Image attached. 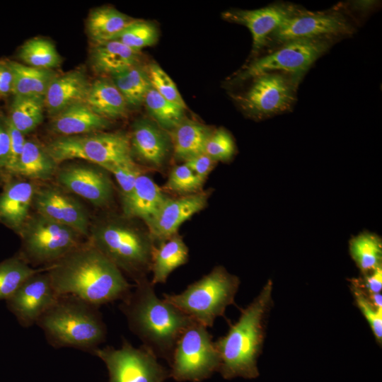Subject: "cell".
<instances>
[{
  "label": "cell",
  "mask_w": 382,
  "mask_h": 382,
  "mask_svg": "<svg viewBox=\"0 0 382 382\" xmlns=\"http://www.w3.org/2000/svg\"><path fill=\"white\" fill-rule=\"evenodd\" d=\"M58 295H73L100 306L132 291L122 272L90 242L81 244L47 270Z\"/></svg>",
  "instance_id": "6da1fadb"
},
{
  "label": "cell",
  "mask_w": 382,
  "mask_h": 382,
  "mask_svg": "<svg viewBox=\"0 0 382 382\" xmlns=\"http://www.w3.org/2000/svg\"><path fill=\"white\" fill-rule=\"evenodd\" d=\"M119 308L129 330L141 341V346L169 364L178 338L194 321L158 298L154 285L146 278L136 282L134 289L121 300Z\"/></svg>",
  "instance_id": "7a4b0ae2"
},
{
  "label": "cell",
  "mask_w": 382,
  "mask_h": 382,
  "mask_svg": "<svg viewBox=\"0 0 382 382\" xmlns=\"http://www.w3.org/2000/svg\"><path fill=\"white\" fill-rule=\"evenodd\" d=\"M272 280H268L258 295L241 311L238 320L227 333L214 342L220 357L219 371L224 378L259 376L257 361L265 336L266 320L272 306Z\"/></svg>",
  "instance_id": "3957f363"
},
{
  "label": "cell",
  "mask_w": 382,
  "mask_h": 382,
  "mask_svg": "<svg viewBox=\"0 0 382 382\" xmlns=\"http://www.w3.org/2000/svg\"><path fill=\"white\" fill-rule=\"evenodd\" d=\"M99 308L73 295H59L35 325L52 347H71L91 354L107 336Z\"/></svg>",
  "instance_id": "277c9868"
},
{
  "label": "cell",
  "mask_w": 382,
  "mask_h": 382,
  "mask_svg": "<svg viewBox=\"0 0 382 382\" xmlns=\"http://www.w3.org/2000/svg\"><path fill=\"white\" fill-rule=\"evenodd\" d=\"M90 243L135 282L145 279L151 270L155 246L149 231L121 221H108L92 229Z\"/></svg>",
  "instance_id": "5b68a950"
},
{
  "label": "cell",
  "mask_w": 382,
  "mask_h": 382,
  "mask_svg": "<svg viewBox=\"0 0 382 382\" xmlns=\"http://www.w3.org/2000/svg\"><path fill=\"white\" fill-rule=\"evenodd\" d=\"M240 280L224 267L216 266L200 279L179 294H163L169 302L194 320L212 328L216 318L224 316L234 303Z\"/></svg>",
  "instance_id": "8992f818"
},
{
  "label": "cell",
  "mask_w": 382,
  "mask_h": 382,
  "mask_svg": "<svg viewBox=\"0 0 382 382\" xmlns=\"http://www.w3.org/2000/svg\"><path fill=\"white\" fill-rule=\"evenodd\" d=\"M338 41L330 38L296 39L269 49L245 66L232 80L238 84L263 73L278 71L302 79L313 64Z\"/></svg>",
  "instance_id": "52a82bcc"
},
{
  "label": "cell",
  "mask_w": 382,
  "mask_h": 382,
  "mask_svg": "<svg viewBox=\"0 0 382 382\" xmlns=\"http://www.w3.org/2000/svg\"><path fill=\"white\" fill-rule=\"evenodd\" d=\"M45 148L57 164L83 159L103 168L110 164L134 161L129 136L122 132L59 137Z\"/></svg>",
  "instance_id": "ba28073f"
},
{
  "label": "cell",
  "mask_w": 382,
  "mask_h": 382,
  "mask_svg": "<svg viewBox=\"0 0 382 382\" xmlns=\"http://www.w3.org/2000/svg\"><path fill=\"white\" fill-rule=\"evenodd\" d=\"M248 81L250 83L247 88L233 97L246 115L257 120L291 110L301 81L292 75L278 71L260 74Z\"/></svg>",
  "instance_id": "9c48e42d"
},
{
  "label": "cell",
  "mask_w": 382,
  "mask_h": 382,
  "mask_svg": "<svg viewBox=\"0 0 382 382\" xmlns=\"http://www.w3.org/2000/svg\"><path fill=\"white\" fill-rule=\"evenodd\" d=\"M220 357L207 328L194 320L178 338L170 362V377L200 382L219 371Z\"/></svg>",
  "instance_id": "30bf717a"
},
{
  "label": "cell",
  "mask_w": 382,
  "mask_h": 382,
  "mask_svg": "<svg viewBox=\"0 0 382 382\" xmlns=\"http://www.w3.org/2000/svg\"><path fill=\"white\" fill-rule=\"evenodd\" d=\"M19 232L23 246L20 256L28 265L50 266L81 244L75 230L37 213L28 219Z\"/></svg>",
  "instance_id": "8fae6325"
},
{
  "label": "cell",
  "mask_w": 382,
  "mask_h": 382,
  "mask_svg": "<svg viewBox=\"0 0 382 382\" xmlns=\"http://www.w3.org/2000/svg\"><path fill=\"white\" fill-rule=\"evenodd\" d=\"M355 31L352 21L339 9L314 12L300 8L269 36L266 47L271 49L296 39L339 40L351 36Z\"/></svg>",
  "instance_id": "7c38bea8"
},
{
  "label": "cell",
  "mask_w": 382,
  "mask_h": 382,
  "mask_svg": "<svg viewBox=\"0 0 382 382\" xmlns=\"http://www.w3.org/2000/svg\"><path fill=\"white\" fill-rule=\"evenodd\" d=\"M91 354L105 364L109 382H164L170 377L169 371L158 363L153 353L143 346L133 347L125 338L118 349L99 347Z\"/></svg>",
  "instance_id": "4fadbf2b"
},
{
  "label": "cell",
  "mask_w": 382,
  "mask_h": 382,
  "mask_svg": "<svg viewBox=\"0 0 382 382\" xmlns=\"http://www.w3.org/2000/svg\"><path fill=\"white\" fill-rule=\"evenodd\" d=\"M58 296L45 270L26 279L6 301L19 324L29 328L36 324Z\"/></svg>",
  "instance_id": "5bb4252c"
},
{
  "label": "cell",
  "mask_w": 382,
  "mask_h": 382,
  "mask_svg": "<svg viewBox=\"0 0 382 382\" xmlns=\"http://www.w3.org/2000/svg\"><path fill=\"white\" fill-rule=\"evenodd\" d=\"M299 9L294 4L276 3L254 10H228L222 17L248 28L253 39L252 55L256 57L266 47L269 36Z\"/></svg>",
  "instance_id": "9a60e30c"
},
{
  "label": "cell",
  "mask_w": 382,
  "mask_h": 382,
  "mask_svg": "<svg viewBox=\"0 0 382 382\" xmlns=\"http://www.w3.org/2000/svg\"><path fill=\"white\" fill-rule=\"evenodd\" d=\"M105 169L86 165H70L58 171L57 181L70 192L93 205L103 207L112 199V183Z\"/></svg>",
  "instance_id": "2e32d148"
},
{
  "label": "cell",
  "mask_w": 382,
  "mask_h": 382,
  "mask_svg": "<svg viewBox=\"0 0 382 382\" xmlns=\"http://www.w3.org/2000/svg\"><path fill=\"white\" fill-rule=\"evenodd\" d=\"M33 205L37 213L71 228L81 236L88 235L86 209L74 198L58 189L45 187L35 190Z\"/></svg>",
  "instance_id": "e0dca14e"
},
{
  "label": "cell",
  "mask_w": 382,
  "mask_h": 382,
  "mask_svg": "<svg viewBox=\"0 0 382 382\" xmlns=\"http://www.w3.org/2000/svg\"><path fill=\"white\" fill-rule=\"evenodd\" d=\"M209 195L199 192L165 201L155 216L146 224L153 240L165 241L178 233L180 226L207 204Z\"/></svg>",
  "instance_id": "ac0fdd59"
},
{
  "label": "cell",
  "mask_w": 382,
  "mask_h": 382,
  "mask_svg": "<svg viewBox=\"0 0 382 382\" xmlns=\"http://www.w3.org/2000/svg\"><path fill=\"white\" fill-rule=\"evenodd\" d=\"M129 139L132 155L154 167L163 165L172 144L164 129L147 119L134 123Z\"/></svg>",
  "instance_id": "d6986e66"
},
{
  "label": "cell",
  "mask_w": 382,
  "mask_h": 382,
  "mask_svg": "<svg viewBox=\"0 0 382 382\" xmlns=\"http://www.w3.org/2000/svg\"><path fill=\"white\" fill-rule=\"evenodd\" d=\"M91 83L85 71L76 69L52 81L45 98V108L52 117L69 106L85 103Z\"/></svg>",
  "instance_id": "ffe728a7"
},
{
  "label": "cell",
  "mask_w": 382,
  "mask_h": 382,
  "mask_svg": "<svg viewBox=\"0 0 382 382\" xmlns=\"http://www.w3.org/2000/svg\"><path fill=\"white\" fill-rule=\"evenodd\" d=\"M110 120L95 113L85 103H79L52 117L51 130L59 137H71L102 132Z\"/></svg>",
  "instance_id": "44dd1931"
},
{
  "label": "cell",
  "mask_w": 382,
  "mask_h": 382,
  "mask_svg": "<svg viewBox=\"0 0 382 382\" xmlns=\"http://www.w3.org/2000/svg\"><path fill=\"white\" fill-rule=\"evenodd\" d=\"M35 189L28 181H15L7 184L0 193V221L7 226L20 230L29 218Z\"/></svg>",
  "instance_id": "7402d4cb"
},
{
  "label": "cell",
  "mask_w": 382,
  "mask_h": 382,
  "mask_svg": "<svg viewBox=\"0 0 382 382\" xmlns=\"http://www.w3.org/2000/svg\"><path fill=\"white\" fill-rule=\"evenodd\" d=\"M158 185L148 175L141 174L133 190L122 199V209L128 218H139L148 224L167 199Z\"/></svg>",
  "instance_id": "603a6c76"
},
{
  "label": "cell",
  "mask_w": 382,
  "mask_h": 382,
  "mask_svg": "<svg viewBox=\"0 0 382 382\" xmlns=\"http://www.w3.org/2000/svg\"><path fill=\"white\" fill-rule=\"evenodd\" d=\"M139 52L116 40L93 43L91 64L96 73L111 76L137 64Z\"/></svg>",
  "instance_id": "cb8c5ba5"
},
{
  "label": "cell",
  "mask_w": 382,
  "mask_h": 382,
  "mask_svg": "<svg viewBox=\"0 0 382 382\" xmlns=\"http://www.w3.org/2000/svg\"><path fill=\"white\" fill-rule=\"evenodd\" d=\"M85 103L97 115L110 120L126 116L127 104L111 79L91 83Z\"/></svg>",
  "instance_id": "d4e9b609"
},
{
  "label": "cell",
  "mask_w": 382,
  "mask_h": 382,
  "mask_svg": "<svg viewBox=\"0 0 382 382\" xmlns=\"http://www.w3.org/2000/svg\"><path fill=\"white\" fill-rule=\"evenodd\" d=\"M188 248L178 233L163 241L154 248L151 271L153 285L164 284L168 276L176 268L187 263L189 256Z\"/></svg>",
  "instance_id": "484cf974"
},
{
  "label": "cell",
  "mask_w": 382,
  "mask_h": 382,
  "mask_svg": "<svg viewBox=\"0 0 382 382\" xmlns=\"http://www.w3.org/2000/svg\"><path fill=\"white\" fill-rule=\"evenodd\" d=\"M212 130L199 122L183 120L171 130L170 140L175 156L185 162L204 153Z\"/></svg>",
  "instance_id": "4316f807"
},
{
  "label": "cell",
  "mask_w": 382,
  "mask_h": 382,
  "mask_svg": "<svg viewBox=\"0 0 382 382\" xmlns=\"http://www.w3.org/2000/svg\"><path fill=\"white\" fill-rule=\"evenodd\" d=\"M8 64L13 75L14 96L45 101L48 88L57 74L54 70L34 68L13 61L8 62Z\"/></svg>",
  "instance_id": "83f0119b"
},
{
  "label": "cell",
  "mask_w": 382,
  "mask_h": 382,
  "mask_svg": "<svg viewBox=\"0 0 382 382\" xmlns=\"http://www.w3.org/2000/svg\"><path fill=\"white\" fill-rule=\"evenodd\" d=\"M57 163L38 141L25 140L22 154L13 172L30 179L47 180L56 171Z\"/></svg>",
  "instance_id": "f1b7e54d"
},
{
  "label": "cell",
  "mask_w": 382,
  "mask_h": 382,
  "mask_svg": "<svg viewBox=\"0 0 382 382\" xmlns=\"http://www.w3.org/2000/svg\"><path fill=\"white\" fill-rule=\"evenodd\" d=\"M135 19L110 6L93 9L87 19V32L93 43L113 40Z\"/></svg>",
  "instance_id": "f546056e"
},
{
  "label": "cell",
  "mask_w": 382,
  "mask_h": 382,
  "mask_svg": "<svg viewBox=\"0 0 382 382\" xmlns=\"http://www.w3.org/2000/svg\"><path fill=\"white\" fill-rule=\"evenodd\" d=\"M111 80L124 97L127 105L138 107L144 103L151 86L147 71L137 64L111 75Z\"/></svg>",
  "instance_id": "4dcf8cb0"
},
{
  "label": "cell",
  "mask_w": 382,
  "mask_h": 382,
  "mask_svg": "<svg viewBox=\"0 0 382 382\" xmlns=\"http://www.w3.org/2000/svg\"><path fill=\"white\" fill-rule=\"evenodd\" d=\"M349 253L363 275L371 272L382 261V242L373 233L363 232L349 241Z\"/></svg>",
  "instance_id": "1f68e13d"
},
{
  "label": "cell",
  "mask_w": 382,
  "mask_h": 382,
  "mask_svg": "<svg viewBox=\"0 0 382 382\" xmlns=\"http://www.w3.org/2000/svg\"><path fill=\"white\" fill-rule=\"evenodd\" d=\"M18 56L25 65L37 69L54 70L62 62L55 45L49 40L39 37L25 42Z\"/></svg>",
  "instance_id": "d6a6232c"
},
{
  "label": "cell",
  "mask_w": 382,
  "mask_h": 382,
  "mask_svg": "<svg viewBox=\"0 0 382 382\" xmlns=\"http://www.w3.org/2000/svg\"><path fill=\"white\" fill-rule=\"evenodd\" d=\"M45 101L14 96L8 120L24 135L33 132L43 121Z\"/></svg>",
  "instance_id": "836d02e7"
},
{
  "label": "cell",
  "mask_w": 382,
  "mask_h": 382,
  "mask_svg": "<svg viewBox=\"0 0 382 382\" xmlns=\"http://www.w3.org/2000/svg\"><path fill=\"white\" fill-rule=\"evenodd\" d=\"M48 267L33 268L21 256L0 262V300L8 299L26 279Z\"/></svg>",
  "instance_id": "e575fe53"
},
{
  "label": "cell",
  "mask_w": 382,
  "mask_h": 382,
  "mask_svg": "<svg viewBox=\"0 0 382 382\" xmlns=\"http://www.w3.org/2000/svg\"><path fill=\"white\" fill-rule=\"evenodd\" d=\"M150 115L163 129H173L184 120L185 109L161 96L151 86L144 103Z\"/></svg>",
  "instance_id": "d590c367"
},
{
  "label": "cell",
  "mask_w": 382,
  "mask_h": 382,
  "mask_svg": "<svg viewBox=\"0 0 382 382\" xmlns=\"http://www.w3.org/2000/svg\"><path fill=\"white\" fill-rule=\"evenodd\" d=\"M158 30L150 22L134 20L113 40L139 52L142 48L154 45L158 40Z\"/></svg>",
  "instance_id": "8d00e7d4"
},
{
  "label": "cell",
  "mask_w": 382,
  "mask_h": 382,
  "mask_svg": "<svg viewBox=\"0 0 382 382\" xmlns=\"http://www.w3.org/2000/svg\"><path fill=\"white\" fill-rule=\"evenodd\" d=\"M352 291L356 303L368 321L379 345L382 341V307L376 306L369 298L358 280L352 282Z\"/></svg>",
  "instance_id": "74e56055"
},
{
  "label": "cell",
  "mask_w": 382,
  "mask_h": 382,
  "mask_svg": "<svg viewBox=\"0 0 382 382\" xmlns=\"http://www.w3.org/2000/svg\"><path fill=\"white\" fill-rule=\"evenodd\" d=\"M204 183L185 164L175 166L168 175L165 187L180 195H192L200 192Z\"/></svg>",
  "instance_id": "f35d334b"
},
{
  "label": "cell",
  "mask_w": 382,
  "mask_h": 382,
  "mask_svg": "<svg viewBox=\"0 0 382 382\" xmlns=\"http://www.w3.org/2000/svg\"><path fill=\"white\" fill-rule=\"evenodd\" d=\"M146 71L151 86L154 90L168 101L184 109L186 108V105L175 83L158 64H150Z\"/></svg>",
  "instance_id": "ab89813d"
},
{
  "label": "cell",
  "mask_w": 382,
  "mask_h": 382,
  "mask_svg": "<svg viewBox=\"0 0 382 382\" xmlns=\"http://www.w3.org/2000/svg\"><path fill=\"white\" fill-rule=\"evenodd\" d=\"M236 152V145L231 134L224 128L212 131L204 149V154L216 162L230 161Z\"/></svg>",
  "instance_id": "60d3db41"
},
{
  "label": "cell",
  "mask_w": 382,
  "mask_h": 382,
  "mask_svg": "<svg viewBox=\"0 0 382 382\" xmlns=\"http://www.w3.org/2000/svg\"><path fill=\"white\" fill-rule=\"evenodd\" d=\"M103 169L114 175L120 188L122 199L132 192L138 177L142 174L140 167L134 161L110 164Z\"/></svg>",
  "instance_id": "b9f144b4"
},
{
  "label": "cell",
  "mask_w": 382,
  "mask_h": 382,
  "mask_svg": "<svg viewBox=\"0 0 382 382\" xmlns=\"http://www.w3.org/2000/svg\"><path fill=\"white\" fill-rule=\"evenodd\" d=\"M4 125L10 139V155L6 169L13 173L22 154L26 139L24 134L13 125L8 118L5 120Z\"/></svg>",
  "instance_id": "7bdbcfd3"
},
{
  "label": "cell",
  "mask_w": 382,
  "mask_h": 382,
  "mask_svg": "<svg viewBox=\"0 0 382 382\" xmlns=\"http://www.w3.org/2000/svg\"><path fill=\"white\" fill-rule=\"evenodd\" d=\"M184 163L204 183L209 174L214 168L216 162L204 153L186 161Z\"/></svg>",
  "instance_id": "ee69618b"
},
{
  "label": "cell",
  "mask_w": 382,
  "mask_h": 382,
  "mask_svg": "<svg viewBox=\"0 0 382 382\" xmlns=\"http://www.w3.org/2000/svg\"><path fill=\"white\" fill-rule=\"evenodd\" d=\"M360 285L368 294H380L382 289V265L364 275L363 284Z\"/></svg>",
  "instance_id": "f6af8a7d"
},
{
  "label": "cell",
  "mask_w": 382,
  "mask_h": 382,
  "mask_svg": "<svg viewBox=\"0 0 382 382\" xmlns=\"http://www.w3.org/2000/svg\"><path fill=\"white\" fill-rule=\"evenodd\" d=\"M13 75L8 62H0V94L12 93Z\"/></svg>",
  "instance_id": "bcb514c9"
},
{
  "label": "cell",
  "mask_w": 382,
  "mask_h": 382,
  "mask_svg": "<svg viewBox=\"0 0 382 382\" xmlns=\"http://www.w3.org/2000/svg\"><path fill=\"white\" fill-rule=\"evenodd\" d=\"M10 155V139L5 125L0 124V169L6 168Z\"/></svg>",
  "instance_id": "7dc6e473"
}]
</instances>
